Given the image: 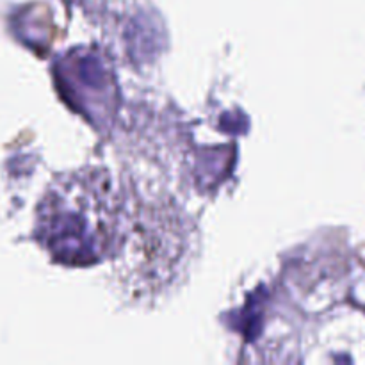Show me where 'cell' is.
<instances>
[{
	"mask_svg": "<svg viewBox=\"0 0 365 365\" xmlns=\"http://www.w3.org/2000/svg\"><path fill=\"white\" fill-rule=\"evenodd\" d=\"M121 220V200L109 175L78 170L46 198L41 237L57 262L91 266L120 245Z\"/></svg>",
	"mask_w": 365,
	"mask_h": 365,
	"instance_id": "1",
	"label": "cell"
},
{
	"mask_svg": "<svg viewBox=\"0 0 365 365\" xmlns=\"http://www.w3.org/2000/svg\"><path fill=\"white\" fill-rule=\"evenodd\" d=\"M180 221L163 209H146L125 246L130 248V274L146 284H164L173 277L184 257Z\"/></svg>",
	"mask_w": 365,
	"mask_h": 365,
	"instance_id": "2",
	"label": "cell"
}]
</instances>
